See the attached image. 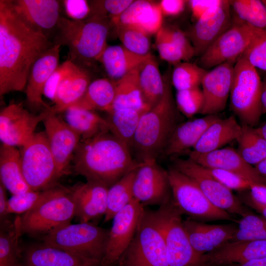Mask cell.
<instances>
[{
	"label": "cell",
	"instance_id": "7c38bea8",
	"mask_svg": "<svg viewBox=\"0 0 266 266\" xmlns=\"http://www.w3.org/2000/svg\"><path fill=\"white\" fill-rule=\"evenodd\" d=\"M171 160L172 166L194 181L216 207L242 217L251 213L238 197L214 178L205 167L189 158L183 159L174 157Z\"/></svg>",
	"mask_w": 266,
	"mask_h": 266
},
{
	"label": "cell",
	"instance_id": "7bdbcfd3",
	"mask_svg": "<svg viewBox=\"0 0 266 266\" xmlns=\"http://www.w3.org/2000/svg\"><path fill=\"white\" fill-rule=\"evenodd\" d=\"M207 70L198 65L182 62L174 65L171 82L177 91L200 87Z\"/></svg>",
	"mask_w": 266,
	"mask_h": 266
},
{
	"label": "cell",
	"instance_id": "8fae6325",
	"mask_svg": "<svg viewBox=\"0 0 266 266\" xmlns=\"http://www.w3.org/2000/svg\"><path fill=\"white\" fill-rule=\"evenodd\" d=\"M21 147L22 172L30 189L41 191L55 186L56 165L45 132L35 133Z\"/></svg>",
	"mask_w": 266,
	"mask_h": 266
},
{
	"label": "cell",
	"instance_id": "30bf717a",
	"mask_svg": "<svg viewBox=\"0 0 266 266\" xmlns=\"http://www.w3.org/2000/svg\"><path fill=\"white\" fill-rule=\"evenodd\" d=\"M75 207L70 190L63 187L56 195L21 217L22 233L46 234L70 223Z\"/></svg>",
	"mask_w": 266,
	"mask_h": 266
},
{
	"label": "cell",
	"instance_id": "d590c367",
	"mask_svg": "<svg viewBox=\"0 0 266 266\" xmlns=\"http://www.w3.org/2000/svg\"><path fill=\"white\" fill-rule=\"evenodd\" d=\"M64 113V119L80 135L81 140L109 131L106 118L95 111L70 107Z\"/></svg>",
	"mask_w": 266,
	"mask_h": 266
},
{
	"label": "cell",
	"instance_id": "8d00e7d4",
	"mask_svg": "<svg viewBox=\"0 0 266 266\" xmlns=\"http://www.w3.org/2000/svg\"><path fill=\"white\" fill-rule=\"evenodd\" d=\"M146 111L122 108L108 113L106 119L109 132L130 149L132 147L140 118Z\"/></svg>",
	"mask_w": 266,
	"mask_h": 266
},
{
	"label": "cell",
	"instance_id": "d4e9b609",
	"mask_svg": "<svg viewBox=\"0 0 266 266\" xmlns=\"http://www.w3.org/2000/svg\"><path fill=\"white\" fill-rule=\"evenodd\" d=\"M61 45H54L39 57L32 65L28 75L26 94L28 103L36 108L50 106L42 100L44 86L59 66Z\"/></svg>",
	"mask_w": 266,
	"mask_h": 266
},
{
	"label": "cell",
	"instance_id": "d6986e66",
	"mask_svg": "<svg viewBox=\"0 0 266 266\" xmlns=\"http://www.w3.org/2000/svg\"><path fill=\"white\" fill-rule=\"evenodd\" d=\"M9 1L15 11L32 29L42 33L49 39L50 33H53L54 35L61 17L59 0H9Z\"/></svg>",
	"mask_w": 266,
	"mask_h": 266
},
{
	"label": "cell",
	"instance_id": "60d3db41",
	"mask_svg": "<svg viewBox=\"0 0 266 266\" xmlns=\"http://www.w3.org/2000/svg\"><path fill=\"white\" fill-rule=\"evenodd\" d=\"M236 18L256 29L266 31V0H230Z\"/></svg>",
	"mask_w": 266,
	"mask_h": 266
},
{
	"label": "cell",
	"instance_id": "7a4b0ae2",
	"mask_svg": "<svg viewBox=\"0 0 266 266\" xmlns=\"http://www.w3.org/2000/svg\"><path fill=\"white\" fill-rule=\"evenodd\" d=\"M72 161L76 173L109 188L140 163L133 159L130 149L109 131L81 140Z\"/></svg>",
	"mask_w": 266,
	"mask_h": 266
},
{
	"label": "cell",
	"instance_id": "f907efd6",
	"mask_svg": "<svg viewBox=\"0 0 266 266\" xmlns=\"http://www.w3.org/2000/svg\"><path fill=\"white\" fill-rule=\"evenodd\" d=\"M205 168L214 178L231 191L242 192L249 190L251 182L235 173L221 169Z\"/></svg>",
	"mask_w": 266,
	"mask_h": 266
},
{
	"label": "cell",
	"instance_id": "8992f818",
	"mask_svg": "<svg viewBox=\"0 0 266 266\" xmlns=\"http://www.w3.org/2000/svg\"><path fill=\"white\" fill-rule=\"evenodd\" d=\"M109 229L90 222L71 223L42 237L43 243L101 262L106 248Z\"/></svg>",
	"mask_w": 266,
	"mask_h": 266
},
{
	"label": "cell",
	"instance_id": "603a6c76",
	"mask_svg": "<svg viewBox=\"0 0 266 266\" xmlns=\"http://www.w3.org/2000/svg\"><path fill=\"white\" fill-rule=\"evenodd\" d=\"M266 257V240L227 242L202 255L200 266H228Z\"/></svg>",
	"mask_w": 266,
	"mask_h": 266
},
{
	"label": "cell",
	"instance_id": "2e32d148",
	"mask_svg": "<svg viewBox=\"0 0 266 266\" xmlns=\"http://www.w3.org/2000/svg\"><path fill=\"white\" fill-rule=\"evenodd\" d=\"M49 108L35 115L25 108L22 103H11L0 113V139L2 144L24 146L35 133L38 124L47 117Z\"/></svg>",
	"mask_w": 266,
	"mask_h": 266
},
{
	"label": "cell",
	"instance_id": "f35d334b",
	"mask_svg": "<svg viewBox=\"0 0 266 266\" xmlns=\"http://www.w3.org/2000/svg\"><path fill=\"white\" fill-rule=\"evenodd\" d=\"M137 167L127 173L108 188L104 223L113 219L134 199L133 187Z\"/></svg>",
	"mask_w": 266,
	"mask_h": 266
},
{
	"label": "cell",
	"instance_id": "277c9868",
	"mask_svg": "<svg viewBox=\"0 0 266 266\" xmlns=\"http://www.w3.org/2000/svg\"><path fill=\"white\" fill-rule=\"evenodd\" d=\"M177 112L170 84L167 81L160 100L141 116L132 147L138 155L139 162L156 160L163 152L177 124Z\"/></svg>",
	"mask_w": 266,
	"mask_h": 266
},
{
	"label": "cell",
	"instance_id": "6125c7cd",
	"mask_svg": "<svg viewBox=\"0 0 266 266\" xmlns=\"http://www.w3.org/2000/svg\"><path fill=\"white\" fill-rule=\"evenodd\" d=\"M254 167L259 174L266 180V158L254 166Z\"/></svg>",
	"mask_w": 266,
	"mask_h": 266
},
{
	"label": "cell",
	"instance_id": "7402d4cb",
	"mask_svg": "<svg viewBox=\"0 0 266 266\" xmlns=\"http://www.w3.org/2000/svg\"><path fill=\"white\" fill-rule=\"evenodd\" d=\"M189 158L203 167L229 171L251 183L266 185V180L259 174L254 166L247 163L236 149L233 148H221L206 153H198L191 150L189 152Z\"/></svg>",
	"mask_w": 266,
	"mask_h": 266
},
{
	"label": "cell",
	"instance_id": "681fc988",
	"mask_svg": "<svg viewBox=\"0 0 266 266\" xmlns=\"http://www.w3.org/2000/svg\"><path fill=\"white\" fill-rule=\"evenodd\" d=\"M133 0H95L90 2L91 15L108 16L112 18L120 15Z\"/></svg>",
	"mask_w": 266,
	"mask_h": 266
},
{
	"label": "cell",
	"instance_id": "5b68a950",
	"mask_svg": "<svg viewBox=\"0 0 266 266\" xmlns=\"http://www.w3.org/2000/svg\"><path fill=\"white\" fill-rule=\"evenodd\" d=\"M262 81L254 67L241 55L233 66L230 94V108L241 123L254 127L262 114Z\"/></svg>",
	"mask_w": 266,
	"mask_h": 266
},
{
	"label": "cell",
	"instance_id": "be15d7a7",
	"mask_svg": "<svg viewBox=\"0 0 266 266\" xmlns=\"http://www.w3.org/2000/svg\"><path fill=\"white\" fill-rule=\"evenodd\" d=\"M256 128L261 134L266 139V122L262 126Z\"/></svg>",
	"mask_w": 266,
	"mask_h": 266
},
{
	"label": "cell",
	"instance_id": "ee69618b",
	"mask_svg": "<svg viewBox=\"0 0 266 266\" xmlns=\"http://www.w3.org/2000/svg\"><path fill=\"white\" fill-rule=\"evenodd\" d=\"M266 240V219L252 212L238 221L237 229L230 242Z\"/></svg>",
	"mask_w": 266,
	"mask_h": 266
},
{
	"label": "cell",
	"instance_id": "e7e4bbea",
	"mask_svg": "<svg viewBox=\"0 0 266 266\" xmlns=\"http://www.w3.org/2000/svg\"><path fill=\"white\" fill-rule=\"evenodd\" d=\"M253 208L260 213L262 216L266 219V207L256 206Z\"/></svg>",
	"mask_w": 266,
	"mask_h": 266
},
{
	"label": "cell",
	"instance_id": "4316f807",
	"mask_svg": "<svg viewBox=\"0 0 266 266\" xmlns=\"http://www.w3.org/2000/svg\"><path fill=\"white\" fill-rule=\"evenodd\" d=\"M163 17L159 3L136 0H133L120 15L110 20L115 27L133 26L151 35L156 34L163 27Z\"/></svg>",
	"mask_w": 266,
	"mask_h": 266
},
{
	"label": "cell",
	"instance_id": "f5cc1de1",
	"mask_svg": "<svg viewBox=\"0 0 266 266\" xmlns=\"http://www.w3.org/2000/svg\"><path fill=\"white\" fill-rule=\"evenodd\" d=\"M62 2L66 15L71 20L82 21L91 15L90 4L86 0H64Z\"/></svg>",
	"mask_w": 266,
	"mask_h": 266
},
{
	"label": "cell",
	"instance_id": "4dcf8cb0",
	"mask_svg": "<svg viewBox=\"0 0 266 266\" xmlns=\"http://www.w3.org/2000/svg\"><path fill=\"white\" fill-rule=\"evenodd\" d=\"M0 179V182L12 195L32 190L23 176L21 152L16 147L1 145Z\"/></svg>",
	"mask_w": 266,
	"mask_h": 266
},
{
	"label": "cell",
	"instance_id": "5bb4252c",
	"mask_svg": "<svg viewBox=\"0 0 266 266\" xmlns=\"http://www.w3.org/2000/svg\"><path fill=\"white\" fill-rule=\"evenodd\" d=\"M134 198L113 218L100 266H115L131 243L144 210Z\"/></svg>",
	"mask_w": 266,
	"mask_h": 266
},
{
	"label": "cell",
	"instance_id": "94428289",
	"mask_svg": "<svg viewBox=\"0 0 266 266\" xmlns=\"http://www.w3.org/2000/svg\"><path fill=\"white\" fill-rule=\"evenodd\" d=\"M230 266H266V257Z\"/></svg>",
	"mask_w": 266,
	"mask_h": 266
},
{
	"label": "cell",
	"instance_id": "7dc6e473",
	"mask_svg": "<svg viewBox=\"0 0 266 266\" xmlns=\"http://www.w3.org/2000/svg\"><path fill=\"white\" fill-rule=\"evenodd\" d=\"M155 44L161 59L173 65L182 61H187L192 58L171 41L163 26L156 34Z\"/></svg>",
	"mask_w": 266,
	"mask_h": 266
},
{
	"label": "cell",
	"instance_id": "ab89813d",
	"mask_svg": "<svg viewBox=\"0 0 266 266\" xmlns=\"http://www.w3.org/2000/svg\"><path fill=\"white\" fill-rule=\"evenodd\" d=\"M22 234L21 217H17L10 226L1 228L0 233V266H17L21 252L19 241Z\"/></svg>",
	"mask_w": 266,
	"mask_h": 266
},
{
	"label": "cell",
	"instance_id": "ac0fdd59",
	"mask_svg": "<svg viewBox=\"0 0 266 266\" xmlns=\"http://www.w3.org/2000/svg\"><path fill=\"white\" fill-rule=\"evenodd\" d=\"M232 24L230 0H222L219 5L206 12L187 35L196 55L201 56Z\"/></svg>",
	"mask_w": 266,
	"mask_h": 266
},
{
	"label": "cell",
	"instance_id": "91938a15",
	"mask_svg": "<svg viewBox=\"0 0 266 266\" xmlns=\"http://www.w3.org/2000/svg\"><path fill=\"white\" fill-rule=\"evenodd\" d=\"M261 104L262 114H266V77L262 82Z\"/></svg>",
	"mask_w": 266,
	"mask_h": 266
},
{
	"label": "cell",
	"instance_id": "484cf974",
	"mask_svg": "<svg viewBox=\"0 0 266 266\" xmlns=\"http://www.w3.org/2000/svg\"><path fill=\"white\" fill-rule=\"evenodd\" d=\"M108 188L102 183L87 181L70 189L75 207V216L80 222H90L104 216Z\"/></svg>",
	"mask_w": 266,
	"mask_h": 266
},
{
	"label": "cell",
	"instance_id": "83f0119b",
	"mask_svg": "<svg viewBox=\"0 0 266 266\" xmlns=\"http://www.w3.org/2000/svg\"><path fill=\"white\" fill-rule=\"evenodd\" d=\"M220 118L218 114L207 115L178 124L166 144L164 153L172 158L190 151L207 128Z\"/></svg>",
	"mask_w": 266,
	"mask_h": 266
},
{
	"label": "cell",
	"instance_id": "ffe728a7",
	"mask_svg": "<svg viewBox=\"0 0 266 266\" xmlns=\"http://www.w3.org/2000/svg\"><path fill=\"white\" fill-rule=\"evenodd\" d=\"M183 224L191 246L200 257L230 241L237 229L236 224H208L190 217Z\"/></svg>",
	"mask_w": 266,
	"mask_h": 266
},
{
	"label": "cell",
	"instance_id": "9a60e30c",
	"mask_svg": "<svg viewBox=\"0 0 266 266\" xmlns=\"http://www.w3.org/2000/svg\"><path fill=\"white\" fill-rule=\"evenodd\" d=\"M133 189L134 198L144 207L161 206L172 199L167 171L161 167L155 160L140 163L136 169Z\"/></svg>",
	"mask_w": 266,
	"mask_h": 266
},
{
	"label": "cell",
	"instance_id": "3957f363",
	"mask_svg": "<svg viewBox=\"0 0 266 266\" xmlns=\"http://www.w3.org/2000/svg\"><path fill=\"white\" fill-rule=\"evenodd\" d=\"M111 26L110 18L106 16L92 15L82 21L61 17L53 42L66 46L68 60L89 70L108 46L106 40Z\"/></svg>",
	"mask_w": 266,
	"mask_h": 266
},
{
	"label": "cell",
	"instance_id": "4fadbf2b",
	"mask_svg": "<svg viewBox=\"0 0 266 266\" xmlns=\"http://www.w3.org/2000/svg\"><path fill=\"white\" fill-rule=\"evenodd\" d=\"M258 30L233 17L231 27L200 56L198 65L207 70L227 62L235 63Z\"/></svg>",
	"mask_w": 266,
	"mask_h": 266
},
{
	"label": "cell",
	"instance_id": "11a10c76",
	"mask_svg": "<svg viewBox=\"0 0 266 266\" xmlns=\"http://www.w3.org/2000/svg\"><path fill=\"white\" fill-rule=\"evenodd\" d=\"M163 28L172 42L192 57L196 56L194 47L185 33L176 28L166 27H163Z\"/></svg>",
	"mask_w": 266,
	"mask_h": 266
},
{
	"label": "cell",
	"instance_id": "ba28073f",
	"mask_svg": "<svg viewBox=\"0 0 266 266\" xmlns=\"http://www.w3.org/2000/svg\"><path fill=\"white\" fill-rule=\"evenodd\" d=\"M119 266H169L163 234L151 210L144 209L131 243Z\"/></svg>",
	"mask_w": 266,
	"mask_h": 266
},
{
	"label": "cell",
	"instance_id": "6da1fadb",
	"mask_svg": "<svg viewBox=\"0 0 266 266\" xmlns=\"http://www.w3.org/2000/svg\"><path fill=\"white\" fill-rule=\"evenodd\" d=\"M26 24L9 0H0V96L22 91L35 60L54 45Z\"/></svg>",
	"mask_w": 266,
	"mask_h": 266
},
{
	"label": "cell",
	"instance_id": "e575fe53",
	"mask_svg": "<svg viewBox=\"0 0 266 266\" xmlns=\"http://www.w3.org/2000/svg\"><path fill=\"white\" fill-rule=\"evenodd\" d=\"M115 83L107 78L92 81L81 98L69 108L106 112L114 99Z\"/></svg>",
	"mask_w": 266,
	"mask_h": 266
},
{
	"label": "cell",
	"instance_id": "c3c4849f",
	"mask_svg": "<svg viewBox=\"0 0 266 266\" xmlns=\"http://www.w3.org/2000/svg\"><path fill=\"white\" fill-rule=\"evenodd\" d=\"M241 56L255 68L266 71V31L258 30Z\"/></svg>",
	"mask_w": 266,
	"mask_h": 266
},
{
	"label": "cell",
	"instance_id": "680465c9",
	"mask_svg": "<svg viewBox=\"0 0 266 266\" xmlns=\"http://www.w3.org/2000/svg\"><path fill=\"white\" fill-rule=\"evenodd\" d=\"M6 189L0 182V220L7 214V209L8 200L7 199Z\"/></svg>",
	"mask_w": 266,
	"mask_h": 266
},
{
	"label": "cell",
	"instance_id": "74e56055",
	"mask_svg": "<svg viewBox=\"0 0 266 266\" xmlns=\"http://www.w3.org/2000/svg\"><path fill=\"white\" fill-rule=\"evenodd\" d=\"M236 141L237 151L249 164L254 166L266 158V139L256 128L241 125Z\"/></svg>",
	"mask_w": 266,
	"mask_h": 266
},
{
	"label": "cell",
	"instance_id": "816d5d0a",
	"mask_svg": "<svg viewBox=\"0 0 266 266\" xmlns=\"http://www.w3.org/2000/svg\"><path fill=\"white\" fill-rule=\"evenodd\" d=\"M75 66L76 65L68 59L59 66L45 84L43 95L54 102L58 85Z\"/></svg>",
	"mask_w": 266,
	"mask_h": 266
},
{
	"label": "cell",
	"instance_id": "f546056e",
	"mask_svg": "<svg viewBox=\"0 0 266 266\" xmlns=\"http://www.w3.org/2000/svg\"><path fill=\"white\" fill-rule=\"evenodd\" d=\"M241 130V125L236 117L231 115L220 118L205 131L192 151L198 153H208L221 148L226 144L236 140Z\"/></svg>",
	"mask_w": 266,
	"mask_h": 266
},
{
	"label": "cell",
	"instance_id": "e0dca14e",
	"mask_svg": "<svg viewBox=\"0 0 266 266\" xmlns=\"http://www.w3.org/2000/svg\"><path fill=\"white\" fill-rule=\"evenodd\" d=\"M43 122L44 132L55 161L59 179L68 172L70 162L72 161L81 138L65 120L58 114L50 113Z\"/></svg>",
	"mask_w": 266,
	"mask_h": 266
},
{
	"label": "cell",
	"instance_id": "cb8c5ba5",
	"mask_svg": "<svg viewBox=\"0 0 266 266\" xmlns=\"http://www.w3.org/2000/svg\"><path fill=\"white\" fill-rule=\"evenodd\" d=\"M89 259L44 243L33 245L21 253L17 266H100Z\"/></svg>",
	"mask_w": 266,
	"mask_h": 266
},
{
	"label": "cell",
	"instance_id": "f1b7e54d",
	"mask_svg": "<svg viewBox=\"0 0 266 266\" xmlns=\"http://www.w3.org/2000/svg\"><path fill=\"white\" fill-rule=\"evenodd\" d=\"M91 82L90 70L76 65L58 85L50 113L64 112L81 98Z\"/></svg>",
	"mask_w": 266,
	"mask_h": 266
},
{
	"label": "cell",
	"instance_id": "44dd1931",
	"mask_svg": "<svg viewBox=\"0 0 266 266\" xmlns=\"http://www.w3.org/2000/svg\"><path fill=\"white\" fill-rule=\"evenodd\" d=\"M235 64L225 63L207 71L201 84L204 97L201 114H218L225 109L230 97Z\"/></svg>",
	"mask_w": 266,
	"mask_h": 266
},
{
	"label": "cell",
	"instance_id": "b9f144b4",
	"mask_svg": "<svg viewBox=\"0 0 266 266\" xmlns=\"http://www.w3.org/2000/svg\"><path fill=\"white\" fill-rule=\"evenodd\" d=\"M62 188L55 186L44 190H30L13 195L8 199L7 213L24 214L56 195Z\"/></svg>",
	"mask_w": 266,
	"mask_h": 266
},
{
	"label": "cell",
	"instance_id": "836d02e7",
	"mask_svg": "<svg viewBox=\"0 0 266 266\" xmlns=\"http://www.w3.org/2000/svg\"><path fill=\"white\" fill-rule=\"evenodd\" d=\"M115 82V97L112 104L106 112L107 114L122 108H133L144 111L151 108L143 100L137 68Z\"/></svg>",
	"mask_w": 266,
	"mask_h": 266
},
{
	"label": "cell",
	"instance_id": "bcb514c9",
	"mask_svg": "<svg viewBox=\"0 0 266 266\" xmlns=\"http://www.w3.org/2000/svg\"><path fill=\"white\" fill-rule=\"evenodd\" d=\"M175 100L179 111L191 118L201 113L204 105V97L200 87L176 92Z\"/></svg>",
	"mask_w": 266,
	"mask_h": 266
},
{
	"label": "cell",
	"instance_id": "1f68e13d",
	"mask_svg": "<svg viewBox=\"0 0 266 266\" xmlns=\"http://www.w3.org/2000/svg\"><path fill=\"white\" fill-rule=\"evenodd\" d=\"M147 55L134 54L122 45H108L99 62L102 64L108 78L117 81L136 69Z\"/></svg>",
	"mask_w": 266,
	"mask_h": 266
},
{
	"label": "cell",
	"instance_id": "52a82bcc",
	"mask_svg": "<svg viewBox=\"0 0 266 266\" xmlns=\"http://www.w3.org/2000/svg\"><path fill=\"white\" fill-rule=\"evenodd\" d=\"M151 212L164 238L169 266H200L201 257L190 244L173 199Z\"/></svg>",
	"mask_w": 266,
	"mask_h": 266
},
{
	"label": "cell",
	"instance_id": "d6a6232c",
	"mask_svg": "<svg viewBox=\"0 0 266 266\" xmlns=\"http://www.w3.org/2000/svg\"><path fill=\"white\" fill-rule=\"evenodd\" d=\"M136 68L143 100L151 108L164 95L167 81L163 79L157 60L151 53L147 55Z\"/></svg>",
	"mask_w": 266,
	"mask_h": 266
},
{
	"label": "cell",
	"instance_id": "9c48e42d",
	"mask_svg": "<svg viewBox=\"0 0 266 266\" xmlns=\"http://www.w3.org/2000/svg\"><path fill=\"white\" fill-rule=\"evenodd\" d=\"M167 171L173 202L182 214L188 215L189 217L201 222L236 221L232 214L213 205L189 177L172 166Z\"/></svg>",
	"mask_w": 266,
	"mask_h": 266
},
{
	"label": "cell",
	"instance_id": "db71d44e",
	"mask_svg": "<svg viewBox=\"0 0 266 266\" xmlns=\"http://www.w3.org/2000/svg\"><path fill=\"white\" fill-rule=\"evenodd\" d=\"M238 198L243 203L252 208L256 206L266 207V185L251 182L248 193H243Z\"/></svg>",
	"mask_w": 266,
	"mask_h": 266
},
{
	"label": "cell",
	"instance_id": "9f6ffc18",
	"mask_svg": "<svg viewBox=\"0 0 266 266\" xmlns=\"http://www.w3.org/2000/svg\"><path fill=\"white\" fill-rule=\"evenodd\" d=\"M222 0H188L192 16L196 21L200 19L206 12L219 5Z\"/></svg>",
	"mask_w": 266,
	"mask_h": 266
},
{
	"label": "cell",
	"instance_id": "f6af8a7d",
	"mask_svg": "<svg viewBox=\"0 0 266 266\" xmlns=\"http://www.w3.org/2000/svg\"><path fill=\"white\" fill-rule=\"evenodd\" d=\"M115 29L122 45L128 50L141 56L150 53V35L146 33L133 26H119Z\"/></svg>",
	"mask_w": 266,
	"mask_h": 266
},
{
	"label": "cell",
	"instance_id": "6f0895ef",
	"mask_svg": "<svg viewBox=\"0 0 266 266\" xmlns=\"http://www.w3.org/2000/svg\"><path fill=\"white\" fill-rule=\"evenodd\" d=\"M187 1L184 0H162L159 4L163 15L173 16L184 10Z\"/></svg>",
	"mask_w": 266,
	"mask_h": 266
}]
</instances>
